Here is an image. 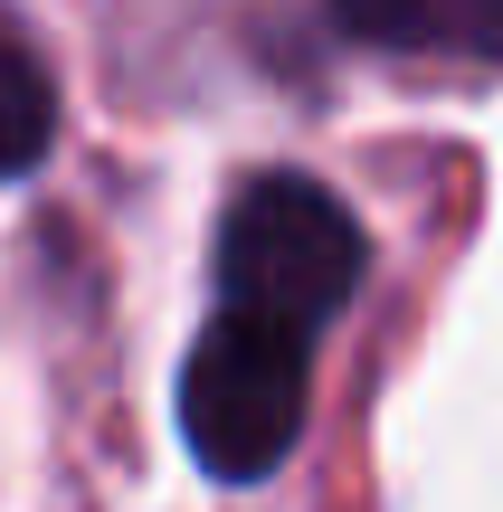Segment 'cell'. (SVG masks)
<instances>
[{"instance_id": "obj_1", "label": "cell", "mask_w": 503, "mask_h": 512, "mask_svg": "<svg viewBox=\"0 0 503 512\" xmlns=\"http://www.w3.org/2000/svg\"><path fill=\"white\" fill-rule=\"evenodd\" d=\"M361 266V219L333 200L323 181L304 171H257V181L228 200L219 219V285H228V313H257V323H285V332H314L352 304Z\"/></svg>"}, {"instance_id": "obj_2", "label": "cell", "mask_w": 503, "mask_h": 512, "mask_svg": "<svg viewBox=\"0 0 503 512\" xmlns=\"http://www.w3.org/2000/svg\"><path fill=\"white\" fill-rule=\"evenodd\" d=\"M304 389H314V361H304V332L257 323V313H219V323L190 342L181 370V437L190 456L219 484H257L295 456L304 437Z\"/></svg>"}, {"instance_id": "obj_3", "label": "cell", "mask_w": 503, "mask_h": 512, "mask_svg": "<svg viewBox=\"0 0 503 512\" xmlns=\"http://www.w3.org/2000/svg\"><path fill=\"white\" fill-rule=\"evenodd\" d=\"M333 19L371 48L428 57H503V0H333Z\"/></svg>"}, {"instance_id": "obj_4", "label": "cell", "mask_w": 503, "mask_h": 512, "mask_svg": "<svg viewBox=\"0 0 503 512\" xmlns=\"http://www.w3.org/2000/svg\"><path fill=\"white\" fill-rule=\"evenodd\" d=\"M48 143H57V86H48V67H38L29 48L0 38V181L38 171Z\"/></svg>"}]
</instances>
